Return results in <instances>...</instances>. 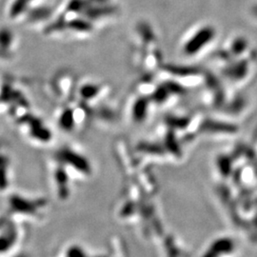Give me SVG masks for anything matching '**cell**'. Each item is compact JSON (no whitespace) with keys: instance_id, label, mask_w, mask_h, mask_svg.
<instances>
[{"instance_id":"cell-1","label":"cell","mask_w":257,"mask_h":257,"mask_svg":"<svg viewBox=\"0 0 257 257\" xmlns=\"http://www.w3.org/2000/svg\"><path fill=\"white\" fill-rule=\"evenodd\" d=\"M215 37V31L211 26L200 29L184 47V52L189 55H195L207 46Z\"/></svg>"},{"instance_id":"cell-2","label":"cell","mask_w":257,"mask_h":257,"mask_svg":"<svg viewBox=\"0 0 257 257\" xmlns=\"http://www.w3.org/2000/svg\"><path fill=\"white\" fill-rule=\"evenodd\" d=\"M248 68V62L246 60H241L227 67L224 71V74L233 81H238L247 75Z\"/></svg>"},{"instance_id":"cell-3","label":"cell","mask_w":257,"mask_h":257,"mask_svg":"<svg viewBox=\"0 0 257 257\" xmlns=\"http://www.w3.org/2000/svg\"><path fill=\"white\" fill-rule=\"evenodd\" d=\"M169 70L172 72V74H177V75H196L201 74V70L197 67H191V66H172L169 68Z\"/></svg>"},{"instance_id":"cell-4","label":"cell","mask_w":257,"mask_h":257,"mask_svg":"<svg viewBox=\"0 0 257 257\" xmlns=\"http://www.w3.org/2000/svg\"><path fill=\"white\" fill-rule=\"evenodd\" d=\"M247 46H248L247 40L244 39V38H242V37H239V38H236V39L232 42L231 47H230V50H231V52H232L234 55H240V54H242V53L246 50Z\"/></svg>"},{"instance_id":"cell-5","label":"cell","mask_w":257,"mask_h":257,"mask_svg":"<svg viewBox=\"0 0 257 257\" xmlns=\"http://www.w3.org/2000/svg\"><path fill=\"white\" fill-rule=\"evenodd\" d=\"M252 14H253L255 17H257V5L252 8Z\"/></svg>"}]
</instances>
